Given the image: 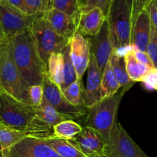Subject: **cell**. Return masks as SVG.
<instances>
[{
	"instance_id": "cb8c5ba5",
	"label": "cell",
	"mask_w": 157,
	"mask_h": 157,
	"mask_svg": "<svg viewBox=\"0 0 157 157\" xmlns=\"http://www.w3.org/2000/svg\"><path fill=\"white\" fill-rule=\"evenodd\" d=\"M119 83L115 76L110 62H107L102 72L101 83V99L114 95L121 89Z\"/></svg>"
},
{
	"instance_id": "ffe728a7",
	"label": "cell",
	"mask_w": 157,
	"mask_h": 157,
	"mask_svg": "<svg viewBox=\"0 0 157 157\" xmlns=\"http://www.w3.org/2000/svg\"><path fill=\"white\" fill-rule=\"evenodd\" d=\"M26 137H32L30 132L10 127L0 121V144L2 149H9Z\"/></svg>"
},
{
	"instance_id": "d6a6232c",
	"label": "cell",
	"mask_w": 157,
	"mask_h": 157,
	"mask_svg": "<svg viewBox=\"0 0 157 157\" xmlns=\"http://www.w3.org/2000/svg\"><path fill=\"white\" fill-rule=\"evenodd\" d=\"M145 87L149 90L157 91V69L152 68L140 79Z\"/></svg>"
},
{
	"instance_id": "b9f144b4",
	"label": "cell",
	"mask_w": 157,
	"mask_h": 157,
	"mask_svg": "<svg viewBox=\"0 0 157 157\" xmlns=\"http://www.w3.org/2000/svg\"><path fill=\"white\" fill-rule=\"evenodd\" d=\"M80 1H81V2H82L83 0H80ZM80 9H81V8H80Z\"/></svg>"
},
{
	"instance_id": "ac0fdd59",
	"label": "cell",
	"mask_w": 157,
	"mask_h": 157,
	"mask_svg": "<svg viewBox=\"0 0 157 157\" xmlns=\"http://www.w3.org/2000/svg\"><path fill=\"white\" fill-rule=\"evenodd\" d=\"M35 117L38 119L51 127H54L55 125L64 120L69 119L61 115L44 96L43 97L41 104L35 108Z\"/></svg>"
},
{
	"instance_id": "d590c367",
	"label": "cell",
	"mask_w": 157,
	"mask_h": 157,
	"mask_svg": "<svg viewBox=\"0 0 157 157\" xmlns=\"http://www.w3.org/2000/svg\"><path fill=\"white\" fill-rule=\"evenodd\" d=\"M133 54L135 55V58L140 62L143 63L144 65H147V66L150 68H153V63H152L151 59H150V56L147 52H143V51L137 50V49H133Z\"/></svg>"
},
{
	"instance_id": "2e32d148",
	"label": "cell",
	"mask_w": 157,
	"mask_h": 157,
	"mask_svg": "<svg viewBox=\"0 0 157 157\" xmlns=\"http://www.w3.org/2000/svg\"><path fill=\"white\" fill-rule=\"evenodd\" d=\"M52 29L61 36L71 40L77 32L78 18L55 9H51L43 14Z\"/></svg>"
},
{
	"instance_id": "5b68a950",
	"label": "cell",
	"mask_w": 157,
	"mask_h": 157,
	"mask_svg": "<svg viewBox=\"0 0 157 157\" xmlns=\"http://www.w3.org/2000/svg\"><path fill=\"white\" fill-rule=\"evenodd\" d=\"M129 90L121 88L114 95L103 98L89 109L86 126L91 128L101 136L104 143L108 140L117 122V113L124 94Z\"/></svg>"
},
{
	"instance_id": "7c38bea8",
	"label": "cell",
	"mask_w": 157,
	"mask_h": 157,
	"mask_svg": "<svg viewBox=\"0 0 157 157\" xmlns=\"http://www.w3.org/2000/svg\"><path fill=\"white\" fill-rule=\"evenodd\" d=\"M70 56L79 80L87 71L90 57V45L88 38L76 32L70 40Z\"/></svg>"
},
{
	"instance_id": "30bf717a",
	"label": "cell",
	"mask_w": 157,
	"mask_h": 157,
	"mask_svg": "<svg viewBox=\"0 0 157 157\" xmlns=\"http://www.w3.org/2000/svg\"><path fill=\"white\" fill-rule=\"evenodd\" d=\"M8 149V157H61L44 139L26 137Z\"/></svg>"
},
{
	"instance_id": "f35d334b",
	"label": "cell",
	"mask_w": 157,
	"mask_h": 157,
	"mask_svg": "<svg viewBox=\"0 0 157 157\" xmlns=\"http://www.w3.org/2000/svg\"><path fill=\"white\" fill-rule=\"evenodd\" d=\"M6 38V35H5V34L3 33L2 29L1 26H0V42L2 41V40H4Z\"/></svg>"
},
{
	"instance_id": "e0dca14e",
	"label": "cell",
	"mask_w": 157,
	"mask_h": 157,
	"mask_svg": "<svg viewBox=\"0 0 157 157\" xmlns=\"http://www.w3.org/2000/svg\"><path fill=\"white\" fill-rule=\"evenodd\" d=\"M107 17L98 8L80 12L78 16L77 32L84 36H94L102 27Z\"/></svg>"
},
{
	"instance_id": "ab89813d",
	"label": "cell",
	"mask_w": 157,
	"mask_h": 157,
	"mask_svg": "<svg viewBox=\"0 0 157 157\" xmlns=\"http://www.w3.org/2000/svg\"><path fill=\"white\" fill-rule=\"evenodd\" d=\"M97 157H109V156H107V155H105V154H102V155H98V156H97Z\"/></svg>"
},
{
	"instance_id": "5bb4252c",
	"label": "cell",
	"mask_w": 157,
	"mask_h": 157,
	"mask_svg": "<svg viewBox=\"0 0 157 157\" xmlns=\"http://www.w3.org/2000/svg\"><path fill=\"white\" fill-rule=\"evenodd\" d=\"M69 141L87 157H97L104 154L105 143L96 131L88 126L83 128L78 135Z\"/></svg>"
},
{
	"instance_id": "60d3db41",
	"label": "cell",
	"mask_w": 157,
	"mask_h": 157,
	"mask_svg": "<svg viewBox=\"0 0 157 157\" xmlns=\"http://www.w3.org/2000/svg\"><path fill=\"white\" fill-rule=\"evenodd\" d=\"M2 150H3L2 149V146H1V144H0V152H1Z\"/></svg>"
},
{
	"instance_id": "74e56055",
	"label": "cell",
	"mask_w": 157,
	"mask_h": 157,
	"mask_svg": "<svg viewBox=\"0 0 157 157\" xmlns=\"http://www.w3.org/2000/svg\"><path fill=\"white\" fill-rule=\"evenodd\" d=\"M0 157H8V149H3L0 152Z\"/></svg>"
},
{
	"instance_id": "52a82bcc",
	"label": "cell",
	"mask_w": 157,
	"mask_h": 157,
	"mask_svg": "<svg viewBox=\"0 0 157 157\" xmlns=\"http://www.w3.org/2000/svg\"><path fill=\"white\" fill-rule=\"evenodd\" d=\"M104 154L109 157H149L117 122L105 143Z\"/></svg>"
},
{
	"instance_id": "6da1fadb",
	"label": "cell",
	"mask_w": 157,
	"mask_h": 157,
	"mask_svg": "<svg viewBox=\"0 0 157 157\" xmlns=\"http://www.w3.org/2000/svg\"><path fill=\"white\" fill-rule=\"evenodd\" d=\"M35 108L17 100L0 89V121L4 124L30 132L34 138L47 139L54 136L53 127L44 124L35 117Z\"/></svg>"
},
{
	"instance_id": "8d00e7d4",
	"label": "cell",
	"mask_w": 157,
	"mask_h": 157,
	"mask_svg": "<svg viewBox=\"0 0 157 157\" xmlns=\"http://www.w3.org/2000/svg\"><path fill=\"white\" fill-rule=\"evenodd\" d=\"M6 1L9 2L10 5H12V6H14L15 8L23 12L25 0H6Z\"/></svg>"
},
{
	"instance_id": "d4e9b609",
	"label": "cell",
	"mask_w": 157,
	"mask_h": 157,
	"mask_svg": "<svg viewBox=\"0 0 157 157\" xmlns=\"http://www.w3.org/2000/svg\"><path fill=\"white\" fill-rule=\"evenodd\" d=\"M82 129V126L73 119H66L54 126V137L70 140L78 135Z\"/></svg>"
},
{
	"instance_id": "ee69618b",
	"label": "cell",
	"mask_w": 157,
	"mask_h": 157,
	"mask_svg": "<svg viewBox=\"0 0 157 157\" xmlns=\"http://www.w3.org/2000/svg\"><path fill=\"white\" fill-rule=\"evenodd\" d=\"M0 1H1V0H0Z\"/></svg>"
},
{
	"instance_id": "484cf974",
	"label": "cell",
	"mask_w": 157,
	"mask_h": 157,
	"mask_svg": "<svg viewBox=\"0 0 157 157\" xmlns=\"http://www.w3.org/2000/svg\"><path fill=\"white\" fill-rule=\"evenodd\" d=\"M63 56H64V82L63 84L61 85V90L65 89L66 87L71 84L75 80L78 79L77 76L76 70L74 66L73 62L71 61V58L70 56V42L62 50Z\"/></svg>"
},
{
	"instance_id": "ba28073f",
	"label": "cell",
	"mask_w": 157,
	"mask_h": 157,
	"mask_svg": "<svg viewBox=\"0 0 157 157\" xmlns=\"http://www.w3.org/2000/svg\"><path fill=\"white\" fill-rule=\"evenodd\" d=\"M36 15H27L6 0L0 1V26L3 33L8 38H12L30 29Z\"/></svg>"
},
{
	"instance_id": "4fadbf2b",
	"label": "cell",
	"mask_w": 157,
	"mask_h": 157,
	"mask_svg": "<svg viewBox=\"0 0 157 157\" xmlns=\"http://www.w3.org/2000/svg\"><path fill=\"white\" fill-rule=\"evenodd\" d=\"M87 72V83L83 91L82 99L83 106L85 109H88L101 99V83L102 71L98 68L91 52Z\"/></svg>"
},
{
	"instance_id": "277c9868",
	"label": "cell",
	"mask_w": 157,
	"mask_h": 157,
	"mask_svg": "<svg viewBox=\"0 0 157 157\" xmlns=\"http://www.w3.org/2000/svg\"><path fill=\"white\" fill-rule=\"evenodd\" d=\"M0 88L25 104L32 106L29 87L21 78L12 56L10 38L0 42Z\"/></svg>"
},
{
	"instance_id": "603a6c76",
	"label": "cell",
	"mask_w": 157,
	"mask_h": 157,
	"mask_svg": "<svg viewBox=\"0 0 157 157\" xmlns=\"http://www.w3.org/2000/svg\"><path fill=\"white\" fill-rule=\"evenodd\" d=\"M44 140L61 157H87L67 139L52 136Z\"/></svg>"
},
{
	"instance_id": "4dcf8cb0",
	"label": "cell",
	"mask_w": 157,
	"mask_h": 157,
	"mask_svg": "<svg viewBox=\"0 0 157 157\" xmlns=\"http://www.w3.org/2000/svg\"><path fill=\"white\" fill-rule=\"evenodd\" d=\"M147 53L151 59L153 68L157 69V29L152 25L150 41L147 48Z\"/></svg>"
},
{
	"instance_id": "83f0119b",
	"label": "cell",
	"mask_w": 157,
	"mask_h": 157,
	"mask_svg": "<svg viewBox=\"0 0 157 157\" xmlns=\"http://www.w3.org/2000/svg\"><path fill=\"white\" fill-rule=\"evenodd\" d=\"M52 9V0H25L23 12L29 15L45 13Z\"/></svg>"
},
{
	"instance_id": "7bdbcfd3",
	"label": "cell",
	"mask_w": 157,
	"mask_h": 157,
	"mask_svg": "<svg viewBox=\"0 0 157 157\" xmlns=\"http://www.w3.org/2000/svg\"><path fill=\"white\" fill-rule=\"evenodd\" d=\"M0 89H1V88H0Z\"/></svg>"
},
{
	"instance_id": "1f68e13d",
	"label": "cell",
	"mask_w": 157,
	"mask_h": 157,
	"mask_svg": "<svg viewBox=\"0 0 157 157\" xmlns=\"http://www.w3.org/2000/svg\"><path fill=\"white\" fill-rule=\"evenodd\" d=\"M29 95L32 106L37 107L39 106L44 97L42 85H33V86H29Z\"/></svg>"
},
{
	"instance_id": "9c48e42d",
	"label": "cell",
	"mask_w": 157,
	"mask_h": 157,
	"mask_svg": "<svg viewBox=\"0 0 157 157\" xmlns=\"http://www.w3.org/2000/svg\"><path fill=\"white\" fill-rule=\"evenodd\" d=\"M42 87L46 99L63 116L74 119L86 114V109L84 106H73L67 101L60 86L48 78L47 72L44 76Z\"/></svg>"
},
{
	"instance_id": "7402d4cb",
	"label": "cell",
	"mask_w": 157,
	"mask_h": 157,
	"mask_svg": "<svg viewBox=\"0 0 157 157\" xmlns=\"http://www.w3.org/2000/svg\"><path fill=\"white\" fill-rule=\"evenodd\" d=\"M126 69L127 74L132 81L134 83L140 82V79L144 75H145L152 68L149 67L147 65L140 62L133 54V48L127 51L124 55Z\"/></svg>"
},
{
	"instance_id": "e575fe53",
	"label": "cell",
	"mask_w": 157,
	"mask_h": 157,
	"mask_svg": "<svg viewBox=\"0 0 157 157\" xmlns=\"http://www.w3.org/2000/svg\"><path fill=\"white\" fill-rule=\"evenodd\" d=\"M151 0H133V6H132V21H134L138 14L145 9L146 6ZM133 24V23H132Z\"/></svg>"
},
{
	"instance_id": "8fae6325",
	"label": "cell",
	"mask_w": 157,
	"mask_h": 157,
	"mask_svg": "<svg viewBox=\"0 0 157 157\" xmlns=\"http://www.w3.org/2000/svg\"><path fill=\"white\" fill-rule=\"evenodd\" d=\"M88 39L90 45V52L93 55L98 68L103 72L106 64L113 53V46L107 19L104 21L98 34L88 38Z\"/></svg>"
},
{
	"instance_id": "9a60e30c",
	"label": "cell",
	"mask_w": 157,
	"mask_h": 157,
	"mask_svg": "<svg viewBox=\"0 0 157 157\" xmlns=\"http://www.w3.org/2000/svg\"><path fill=\"white\" fill-rule=\"evenodd\" d=\"M151 32V22L145 9L133 22L130 33V46L135 49L147 52Z\"/></svg>"
},
{
	"instance_id": "d6986e66",
	"label": "cell",
	"mask_w": 157,
	"mask_h": 157,
	"mask_svg": "<svg viewBox=\"0 0 157 157\" xmlns=\"http://www.w3.org/2000/svg\"><path fill=\"white\" fill-rule=\"evenodd\" d=\"M47 75L52 82L61 87L64 82V56L62 52H55L48 60Z\"/></svg>"
},
{
	"instance_id": "f546056e",
	"label": "cell",
	"mask_w": 157,
	"mask_h": 157,
	"mask_svg": "<svg viewBox=\"0 0 157 157\" xmlns=\"http://www.w3.org/2000/svg\"><path fill=\"white\" fill-rule=\"evenodd\" d=\"M112 0H83L81 2L80 12H87L90 9L98 8L107 18L111 6Z\"/></svg>"
},
{
	"instance_id": "44dd1931",
	"label": "cell",
	"mask_w": 157,
	"mask_h": 157,
	"mask_svg": "<svg viewBox=\"0 0 157 157\" xmlns=\"http://www.w3.org/2000/svg\"><path fill=\"white\" fill-rule=\"evenodd\" d=\"M109 62L121 87L130 89L135 83L130 79L127 74L124 55H120L113 52Z\"/></svg>"
},
{
	"instance_id": "836d02e7",
	"label": "cell",
	"mask_w": 157,
	"mask_h": 157,
	"mask_svg": "<svg viewBox=\"0 0 157 157\" xmlns=\"http://www.w3.org/2000/svg\"><path fill=\"white\" fill-rule=\"evenodd\" d=\"M152 26L157 29V0H151L145 7Z\"/></svg>"
},
{
	"instance_id": "7a4b0ae2",
	"label": "cell",
	"mask_w": 157,
	"mask_h": 157,
	"mask_svg": "<svg viewBox=\"0 0 157 157\" xmlns=\"http://www.w3.org/2000/svg\"><path fill=\"white\" fill-rule=\"evenodd\" d=\"M10 40L14 62L26 86L42 85L47 68L38 57L30 29Z\"/></svg>"
},
{
	"instance_id": "8992f818",
	"label": "cell",
	"mask_w": 157,
	"mask_h": 157,
	"mask_svg": "<svg viewBox=\"0 0 157 157\" xmlns=\"http://www.w3.org/2000/svg\"><path fill=\"white\" fill-rule=\"evenodd\" d=\"M43 14L35 16L30 31L38 57L46 66L50 55L55 52H62L70 40L56 33Z\"/></svg>"
},
{
	"instance_id": "3957f363",
	"label": "cell",
	"mask_w": 157,
	"mask_h": 157,
	"mask_svg": "<svg viewBox=\"0 0 157 157\" xmlns=\"http://www.w3.org/2000/svg\"><path fill=\"white\" fill-rule=\"evenodd\" d=\"M132 6L133 0H112L107 18L113 52L120 55H124L132 49Z\"/></svg>"
},
{
	"instance_id": "4316f807",
	"label": "cell",
	"mask_w": 157,
	"mask_h": 157,
	"mask_svg": "<svg viewBox=\"0 0 157 157\" xmlns=\"http://www.w3.org/2000/svg\"><path fill=\"white\" fill-rule=\"evenodd\" d=\"M62 92L71 104L75 106H84L82 99L83 90L81 80H75L67 87L63 89Z\"/></svg>"
},
{
	"instance_id": "f1b7e54d",
	"label": "cell",
	"mask_w": 157,
	"mask_h": 157,
	"mask_svg": "<svg viewBox=\"0 0 157 157\" xmlns=\"http://www.w3.org/2000/svg\"><path fill=\"white\" fill-rule=\"evenodd\" d=\"M80 0H52V9L78 18L80 13Z\"/></svg>"
}]
</instances>
